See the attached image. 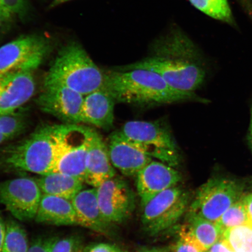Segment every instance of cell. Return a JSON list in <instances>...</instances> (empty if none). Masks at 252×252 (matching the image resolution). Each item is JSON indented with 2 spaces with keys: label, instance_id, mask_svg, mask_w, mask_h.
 <instances>
[{
  "label": "cell",
  "instance_id": "cell-1",
  "mask_svg": "<svg viewBox=\"0 0 252 252\" xmlns=\"http://www.w3.org/2000/svg\"><path fill=\"white\" fill-rule=\"evenodd\" d=\"M152 55L118 70L144 69L155 72L167 84L182 92L194 93L203 83L206 71L199 62L200 53L182 31L174 28L155 40Z\"/></svg>",
  "mask_w": 252,
  "mask_h": 252
},
{
  "label": "cell",
  "instance_id": "cell-2",
  "mask_svg": "<svg viewBox=\"0 0 252 252\" xmlns=\"http://www.w3.org/2000/svg\"><path fill=\"white\" fill-rule=\"evenodd\" d=\"M103 87L116 102L136 105H164L200 100L194 93H186L169 86L159 75L144 69L104 71Z\"/></svg>",
  "mask_w": 252,
  "mask_h": 252
},
{
  "label": "cell",
  "instance_id": "cell-3",
  "mask_svg": "<svg viewBox=\"0 0 252 252\" xmlns=\"http://www.w3.org/2000/svg\"><path fill=\"white\" fill-rule=\"evenodd\" d=\"M56 125L40 126L24 140L3 148L0 151V169L40 176L54 172Z\"/></svg>",
  "mask_w": 252,
  "mask_h": 252
},
{
  "label": "cell",
  "instance_id": "cell-4",
  "mask_svg": "<svg viewBox=\"0 0 252 252\" xmlns=\"http://www.w3.org/2000/svg\"><path fill=\"white\" fill-rule=\"evenodd\" d=\"M104 83L105 72L75 42L59 52L44 81V84L61 85L84 96L102 88Z\"/></svg>",
  "mask_w": 252,
  "mask_h": 252
},
{
  "label": "cell",
  "instance_id": "cell-5",
  "mask_svg": "<svg viewBox=\"0 0 252 252\" xmlns=\"http://www.w3.org/2000/svg\"><path fill=\"white\" fill-rule=\"evenodd\" d=\"M92 130L93 128L81 124L56 125L54 172L65 173L85 182L87 157Z\"/></svg>",
  "mask_w": 252,
  "mask_h": 252
},
{
  "label": "cell",
  "instance_id": "cell-6",
  "mask_svg": "<svg viewBox=\"0 0 252 252\" xmlns=\"http://www.w3.org/2000/svg\"><path fill=\"white\" fill-rule=\"evenodd\" d=\"M243 187L233 179L214 177L197 189L188 213L217 222L233 204L242 199Z\"/></svg>",
  "mask_w": 252,
  "mask_h": 252
},
{
  "label": "cell",
  "instance_id": "cell-7",
  "mask_svg": "<svg viewBox=\"0 0 252 252\" xmlns=\"http://www.w3.org/2000/svg\"><path fill=\"white\" fill-rule=\"evenodd\" d=\"M152 158L173 167L180 162L177 144L168 128L158 122L129 121L120 130Z\"/></svg>",
  "mask_w": 252,
  "mask_h": 252
},
{
  "label": "cell",
  "instance_id": "cell-8",
  "mask_svg": "<svg viewBox=\"0 0 252 252\" xmlns=\"http://www.w3.org/2000/svg\"><path fill=\"white\" fill-rule=\"evenodd\" d=\"M190 195L177 186L161 192L144 205L141 216L143 228L151 236L172 227L189 210Z\"/></svg>",
  "mask_w": 252,
  "mask_h": 252
},
{
  "label": "cell",
  "instance_id": "cell-9",
  "mask_svg": "<svg viewBox=\"0 0 252 252\" xmlns=\"http://www.w3.org/2000/svg\"><path fill=\"white\" fill-rule=\"evenodd\" d=\"M51 45L45 37L30 34L0 47V76L17 71H34L48 55Z\"/></svg>",
  "mask_w": 252,
  "mask_h": 252
},
{
  "label": "cell",
  "instance_id": "cell-10",
  "mask_svg": "<svg viewBox=\"0 0 252 252\" xmlns=\"http://www.w3.org/2000/svg\"><path fill=\"white\" fill-rule=\"evenodd\" d=\"M36 179L22 177L0 182V203L16 219H35L42 196Z\"/></svg>",
  "mask_w": 252,
  "mask_h": 252
},
{
  "label": "cell",
  "instance_id": "cell-11",
  "mask_svg": "<svg viewBox=\"0 0 252 252\" xmlns=\"http://www.w3.org/2000/svg\"><path fill=\"white\" fill-rule=\"evenodd\" d=\"M84 99L83 94L67 87L44 84L36 103L42 112L54 116L63 124H81Z\"/></svg>",
  "mask_w": 252,
  "mask_h": 252
},
{
  "label": "cell",
  "instance_id": "cell-12",
  "mask_svg": "<svg viewBox=\"0 0 252 252\" xmlns=\"http://www.w3.org/2000/svg\"><path fill=\"white\" fill-rule=\"evenodd\" d=\"M96 189L100 211L110 224L124 222L130 217L135 208V196L124 179L115 176Z\"/></svg>",
  "mask_w": 252,
  "mask_h": 252
},
{
  "label": "cell",
  "instance_id": "cell-13",
  "mask_svg": "<svg viewBox=\"0 0 252 252\" xmlns=\"http://www.w3.org/2000/svg\"><path fill=\"white\" fill-rule=\"evenodd\" d=\"M108 147L112 165L125 176H136L153 160L143 148L121 131L110 135Z\"/></svg>",
  "mask_w": 252,
  "mask_h": 252
},
{
  "label": "cell",
  "instance_id": "cell-14",
  "mask_svg": "<svg viewBox=\"0 0 252 252\" xmlns=\"http://www.w3.org/2000/svg\"><path fill=\"white\" fill-rule=\"evenodd\" d=\"M32 71H17L0 76V114L18 110L34 95L36 83Z\"/></svg>",
  "mask_w": 252,
  "mask_h": 252
},
{
  "label": "cell",
  "instance_id": "cell-15",
  "mask_svg": "<svg viewBox=\"0 0 252 252\" xmlns=\"http://www.w3.org/2000/svg\"><path fill=\"white\" fill-rule=\"evenodd\" d=\"M137 190L144 206L157 195L176 187L182 181L180 172L160 161L152 160L137 173Z\"/></svg>",
  "mask_w": 252,
  "mask_h": 252
},
{
  "label": "cell",
  "instance_id": "cell-16",
  "mask_svg": "<svg viewBox=\"0 0 252 252\" xmlns=\"http://www.w3.org/2000/svg\"><path fill=\"white\" fill-rule=\"evenodd\" d=\"M115 176L116 171L110 161L108 145L101 135L93 128L87 157L85 182L97 188Z\"/></svg>",
  "mask_w": 252,
  "mask_h": 252
},
{
  "label": "cell",
  "instance_id": "cell-17",
  "mask_svg": "<svg viewBox=\"0 0 252 252\" xmlns=\"http://www.w3.org/2000/svg\"><path fill=\"white\" fill-rule=\"evenodd\" d=\"M114 97L103 87L84 96L82 124L109 130L114 123Z\"/></svg>",
  "mask_w": 252,
  "mask_h": 252
},
{
  "label": "cell",
  "instance_id": "cell-18",
  "mask_svg": "<svg viewBox=\"0 0 252 252\" xmlns=\"http://www.w3.org/2000/svg\"><path fill=\"white\" fill-rule=\"evenodd\" d=\"M77 224L103 235H108L110 224L104 218L97 201L96 189L82 190L71 200Z\"/></svg>",
  "mask_w": 252,
  "mask_h": 252
},
{
  "label": "cell",
  "instance_id": "cell-19",
  "mask_svg": "<svg viewBox=\"0 0 252 252\" xmlns=\"http://www.w3.org/2000/svg\"><path fill=\"white\" fill-rule=\"evenodd\" d=\"M34 220L45 224L77 225L76 214L70 200L44 194Z\"/></svg>",
  "mask_w": 252,
  "mask_h": 252
},
{
  "label": "cell",
  "instance_id": "cell-20",
  "mask_svg": "<svg viewBox=\"0 0 252 252\" xmlns=\"http://www.w3.org/2000/svg\"><path fill=\"white\" fill-rule=\"evenodd\" d=\"M36 180L43 194L70 201L83 190L85 183L74 176L59 172L40 176Z\"/></svg>",
  "mask_w": 252,
  "mask_h": 252
},
{
  "label": "cell",
  "instance_id": "cell-21",
  "mask_svg": "<svg viewBox=\"0 0 252 252\" xmlns=\"http://www.w3.org/2000/svg\"><path fill=\"white\" fill-rule=\"evenodd\" d=\"M185 225L207 252L219 241L223 234L217 222L188 213Z\"/></svg>",
  "mask_w": 252,
  "mask_h": 252
},
{
  "label": "cell",
  "instance_id": "cell-22",
  "mask_svg": "<svg viewBox=\"0 0 252 252\" xmlns=\"http://www.w3.org/2000/svg\"><path fill=\"white\" fill-rule=\"evenodd\" d=\"M30 246L26 231L15 220L5 221V234L2 252H28Z\"/></svg>",
  "mask_w": 252,
  "mask_h": 252
},
{
  "label": "cell",
  "instance_id": "cell-23",
  "mask_svg": "<svg viewBox=\"0 0 252 252\" xmlns=\"http://www.w3.org/2000/svg\"><path fill=\"white\" fill-rule=\"evenodd\" d=\"M191 5L215 20L234 26V17L228 0H189Z\"/></svg>",
  "mask_w": 252,
  "mask_h": 252
},
{
  "label": "cell",
  "instance_id": "cell-24",
  "mask_svg": "<svg viewBox=\"0 0 252 252\" xmlns=\"http://www.w3.org/2000/svg\"><path fill=\"white\" fill-rule=\"evenodd\" d=\"M223 235L236 226L248 225V219L243 198L233 204L217 222Z\"/></svg>",
  "mask_w": 252,
  "mask_h": 252
},
{
  "label": "cell",
  "instance_id": "cell-25",
  "mask_svg": "<svg viewBox=\"0 0 252 252\" xmlns=\"http://www.w3.org/2000/svg\"><path fill=\"white\" fill-rule=\"evenodd\" d=\"M28 127L25 116L20 112L0 114V134L12 139L23 133Z\"/></svg>",
  "mask_w": 252,
  "mask_h": 252
},
{
  "label": "cell",
  "instance_id": "cell-26",
  "mask_svg": "<svg viewBox=\"0 0 252 252\" xmlns=\"http://www.w3.org/2000/svg\"><path fill=\"white\" fill-rule=\"evenodd\" d=\"M234 252H252V227L246 225L229 230L223 235Z\"/></svg>",
  "mask_w": 252,
  "mask_h": 252
},
{
  "label": "cell",
  "instance_id": "cell-27",
  "mask_svg": "<svg viewBox=\"0 0 252 252\" xmlns=\"http://www.w3.org/2000/svg\"><path fill=\"white\" fill-rule=\"evenodd\" d=\"M175 252H207L185 225L179 232Z\"/></svg>",
  "mask_w": 252,
  "mask_h": 252
},
{
  "label": "cell",
  "instance_id": "cell-28",
  "mask_svg": "<svg viewBox=\"0 0 252 252\" xmlns=\"http://www.w3.org/2000/svg\"><path fill=\"white\" fill-rule=\"evenodd\" d=\"M81 238L78 235H71L62 239L57 238L52 252H82Z\"/></svg>",
  "mask_w": 252,
  "mask_h": 252
},
{
  "label": "cell",
  "instance_id": "cell-29",
  "mask_svg": "<svg viewBox=\"0 0 252 252\" xmlns=\"http://www.w3.org/2000/svg\"><path fill=\"white\" fill-rule=\"evenodd\" d=\"M56 238L42 236L32 242L28 252H52Z\"/></svg>",
  "mask_w": 252,
  "mask_h": 252
},
{
  "label": "cell",
  "instance_id": "cell-30",
  "mask_svg": "<svg viewBox=\"0 0 252 252\" xmlns=\"http://www.w3.org/2000/svg\"><path fill=\"white\" fill-rule=\"evenodd\" d=\"M0 6L13 17L23 15L25 10L24 0H0Z\"/></svg>",
  "mask_w": 252,
  "mask_h": 252
},
{
  "label": "cell",
  "instance_id": "cell-31",
  "mask_svg": "<svg viewBox=\"0 0 252 252\" xmlns=\"http://www.w3.org/2000/svg\"><path fill=\"white\" fill-rule=\"evenodd\" d=\"M82 252H123L116 246L109 244H95L88 246Z\"/></svg>",
  "mask_w": 252,
  "mask_h": 252
},
{
  "label": "cell",
  "instance_id": "cell-32",
  "mask_svg": "<svg viewBox=\"0 0 252 252\" xmlns=\"http://www.w3.org/2000/svg\"><path fill=\"white\" fill-rule=\"evenodd\" d=\"M209 252H234L232 250L231 245L225 237H222L217 241L210 250Z\"/></svg>",
  "mask_w": 252,
  "mask_h": 252
},
{
  "label": "cell",
  "instance_id": "cell-33",
  "mask_svg": "<svg viewBox=\"0 0 252 252\" xmlns=\"http://www.w3.org/2000/svg\"><path fill=\"white\" fill-rule=\"evenodd\" d=\"M246 212H247L248 225L252 227V194L243 197Z\"/></svg>",
  "mask_w": 252,
  "mask_h": 252
},
{
  "label": "cell",
  "instance_id": "cell-34",
  "mask_svg": "<svg viewBox=\"0 0 252 252\" xmlns=\"http://www.w3.org/2000/svg\"><path fill=\"white\" fill-rule=\"evenodd\" d=\"M5 234V221L3 219L2 214L0 211V252H2L3 244Z\"/></svg>",
  "mask_w": 252,
  "mask_h": 252
},
{
  "label": "cell",
  "instance_id": "cell-35",
  "mask_svg": "<svg viewBox=\"0 0 252 252\" xmlns=\"http://www.w3.org/2000/svg\"><path fill=\"white\" fill-rule=\"evenodd\" d=\"M13 18L8 12L5 11L1 6H0V30L4 24Z\"/></svg>",
  "mask_w": 252,
  "mask_h": 252
},
{
  "label": "cell",
  "instance_id": "cell-36",
  "mask_svg": "<svg viewBox=\"0 0 252 252\" xmlns=\"http://www.w3.org/2000/svg\"><path fill=\"white\" fill-rule=\"evenodd\" d=\"M249 142H250V146L252 151V108L251 110V122L250 126V130H249Z\"/></svg>",
  "mask_w": 252,
  "mask_h": 252
},
{
  "label": "cell",
  "instance_id": "cell-37",
  "mask_svg": "<svg viewBox=\"0 0 252 252\" xmlns=\"http://www.w3.org/2000/svg\"><path fill=\"white\" fill-rule=\"evenodd\" d=\"M69 1H71V0H53L51 4V7H56V6L62 4L63 3H65Z\"/></svg>",
  "mask_w": 252,
  "mask_h": 252
},
{
  "label": "cell",
  "instance_id": "cell-38",
  "mask_svg": "<svg viewBox=\"0 0 252 252\" xmlns=\"http://www.w3.org/2000/svg\"><path fill=\"white\" fill-rule=\"evenodd\" d=\"M143 252H165V251H163V250H160V249L153 248V249H150V250H145Z\"/></svg>",
  "mask_w": 252,
  "mask_h": 252
},
{
  "label": "cell",
  "instance_id": "cell-39",
  "mask_svg": "<svg viewBox=\"0 0 252 252\" xmlns=\"http://www.w3.org/2000/svg\"><path fill=\"white\" fill-rule=\"evenodd\" d=\"M9 140L7 138H6L4 136H3V135L0 134V145L2 144V143H4V142L7 141Z\"/></svg>",
  "mask_w": 252,
  "mask_h": 252
},
{
  "label": "cell",
  "instance_id": "cell-40",
  "mask_svg": "<svg viewBox=\"0 0 252 252\" xmlns=\"http://www.w3.org/2000/svg\"></svg>",
  "mask_w": 252,
  "mask_h": 252
}]
</instances>
